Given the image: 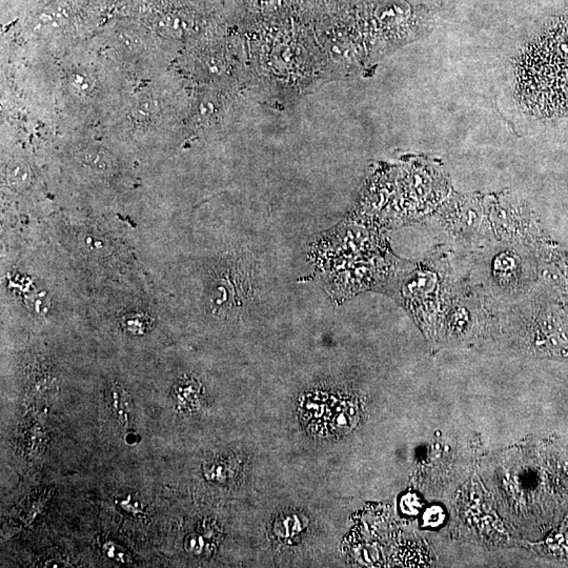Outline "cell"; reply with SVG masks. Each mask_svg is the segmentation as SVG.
Segmentation results:
<instances>
[{"label":"cell","instance_id":"1","mask_svg":"<svg viewBox=\"0 0 568 568\" xmlns=\"http://www.w3.org/2000/svg\"><path fill=\"white\" fill-rule=\"evenodd\" d=\"M516 78L518 98L530 112L568 114V21L550 28L526 47Z\"/></svg>","mask_w":568,"mask_h":568},{"label":"cell","instance_id":"2","mask_svg":"<svg viewBox=\"0 0 568 568\" xmlns=\"http://www.w3.org/2000/svg\"><path fill=\"white\" fill-rule=\"evenodd\" d=\"M307 419H317V428L325 426L331 433H344V431L352 424L351 409L344 402L326 403L323 400L314 401L307 404ZM315 421V422H317ZM314 422V424H315Z\"/></svg>","mask_w":568,"mask_h":568},{"label":"cell","instance_id":"7","mask_svg":"<svg viewBox=\"0 0 568 568\" xmlns=\"http://www.w3.org/2000/svg\"><path fill=\"white\" fill-rule=\"evenodd\" d=\"M279 1H280V0H261L262 4L270 6H275V4H278Z\"/></svg>","mask_w":568,"mask_h":568},{"label":"cell","instance_id":"6","mask_svg":"<svg viewBox=\"0 0 568 568\" xmlns=\"http://www.w3.org/2000/svg\"><path fill=\"white\" fill-rule=\"evenodd\" d=\"M105 547L106 550H107L108 557L115 559L116 561L125 562V554H123V550H120V552H117V550H118V546L115 545V544H108V545L105 546Z\"/></svg>","mask_w":568,"mask_h":568},{"label":"cell","instance_id":"3","mask_svg":"<svg viewBox=\"0 0 568 568\" xmlns=\"http://www.w3.org/2000/svg\"><path fill=\"white\" fill-rule=\"evenodd\" d=\"M108 400L114 413L115 419L121 426H129L132 421L133 409L131 399L125 389L116 383L112 385L108 389Z\"/></svg>","mask_w":568,"mask_h":568},{"label":"cell","instance_id":"4","mask_svg":"<svg viewBox=\"0 0 568 568\" xmlns=\"http://www.w3.org/2000/svg\"><path fill=\"white\" fill-rule=\"evenodd\" d=\"M8 180L12 183L23 186L29 180V171L25 166H21V164L11 166L10 170H8Z\"/></svg>","mask_w":568,"mask_h":568},{"label":"cell","instance_id":"5","mask_svg":"<svg viewBox=\"0 0 568 568\" xmlns=\"http://www.w3.org/2000/svg\"><path fill=\"white\" fill-rule=\"evenodd\" d=\"M426 520L429 526H437V524L439 523L440 520H441V511H440L439 509L433 507V509L427 511Z\"/></svg>","mask_w":568,"mask_h":568}]
</instances>
